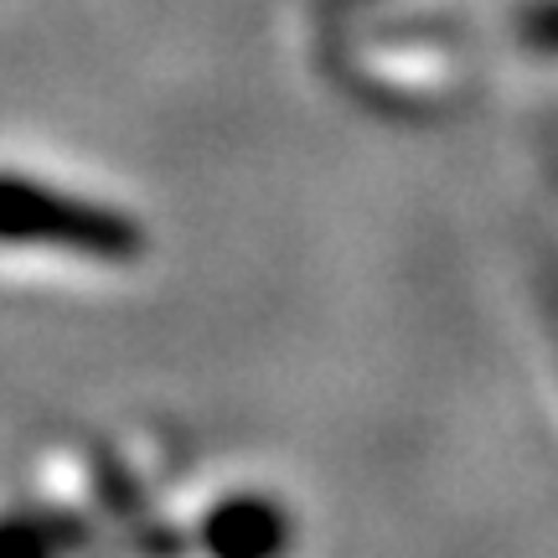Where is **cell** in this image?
Segmentation results:
<instances>
[{
    "mask_svg": "<svg viewBox=\"0 0 558 558\" xmlns=\"http://www.w3.org/2000/svg\"><path fill=\"white\" fill-rule=\"evenodd\" d=\"M0 243H41V248L104 264L140 254V233L124 218L16 177H0Z\"/></svg>",
    "mask_w": 558,
    "mask_h": 558,
    "instance_id": "obj_1",
    "label": "cell"
},
{
    "mask_svg": "<svg viewBox=\"0 0 558 558\" xmlns=\"http://www.w3.org/2000/svg\"><path fill=\"white\" fill-rule=\"evenodd\" d=\"M202 543L218 558H279L290 533H284V518H279L269 501L239 497V501H222L218 512L207 518Z\"/></svg>",
    "mask_w": 558,
    "mask_h": 558,
    "instance_id": "obj_2",
    "label": "cell"
},
{
    "mask_svg": "<svg viewBox=\"0 0 558 558\" xmlns=\"http://www.w3.org/2000/svg\"><path fill=\"white\" fill-rule=\"evenodd\" d=\"M533 41H538V47H558V5L533 16Z\"/></svg>",
    "mask_w": 558,
    "mask_h": 558,
    "instance_id": "obj_3",
    "label": "cell"
}]
</instances>
